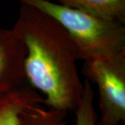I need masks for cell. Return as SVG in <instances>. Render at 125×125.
Listing matches in <instances>:
<instances>
[{
	"label": "cell",
	"instance_id": "obj_1",
	"mask_svg": "<svg viewBox=\"0 0 125 125\" xmlns=\"http://www.w3.org/2000/svg\"><path fill=\"white\" fill-rule=\"evenodd\" d=\"M13 29L26 49L27 84L43 94V104L49 108L74 111L83 83L76 65L79 54L67 31L47 14L24 4Z\"/></svg>",
	"mask_w": 125,
	"mask_h": 125
},
{
	"label": "cell",
	"instance_id": "obj_2",
	"mask_svg": "<svg viewBox=\"0 0 125 125\" xmlns=\"http://www.w3.org/2000/svg\"><path fill=\"white\" fill-rule=\"evenodd\" d=\"M56 20L70 36L83 61L125 51V24L99 18L49 0H19Z\"/></svg>",
	"mask_w": 125,
	"mask_h": 125
},
{
	"label": "cell",
	"instance_id": "obj_3",
	"mask_svg": "<svg viewBox=\"0 0 125 125\" xmlns=\"http://www.w3.org/2000/svg\"><path fill=\"white\" fill-rule=\"evenodd\" d=\"M81 73L96 84L101 120L105 125L125 122V51L108 58L83 61Z\"/></svg>",
	"mask_w": 125,
	"mask_h": 125
},
{
	"label": "cell",
	"instance_id": "obj_4",
	"mask_svg": "<svg viewBox=\"0 0 125 125\" xmlns=\"http://www.w3.org/2000/svg\"><path fill=\"white\" fill-rule=\"evenodd\" d=\"M26 49L13 28H0V94L28 85L24 62Z\"/></svg>",
	"mask_w": 125,
	"mask_h": 125
},
{
	"label": "cell",
	"instance_id": "obj_5",
	"mask_svg": "<svg viewBox=\"0 0 125 125\" xmlns=\"http://www.w3.org/2000/svg\"><path fill=\"white\" fill-rule=\"evenodd\" d=\"M43 102L42 96L29 85L0 94V125H20L21 113Z\"/></svg>",
	"mask_w": 125,
	"mask_h": 125
},
{
	"label": "cell",
	"instance_id": "obj_6",
	"mask_svg": "<svg viewBox=\"0 0 125 125\" xmlns=\"http://www.w3.org/2000/svg\"><path fill=\"white\" fill-rule=\"evenodd\" d=\"M60 4L125 24V0H58Z\"/></svg>",
	"mask_w": 125,
	"mask_h": 125
},
{
	"label": "cell",
	"instance_id": "obj_7",
	"mask_svg": "<svg viewBox=\"0 0 125 125\" xmlns=\"http://www.w3.org/2000/svg\"><path fill=\"white\" fill-rule=\"evenodd\" d=\"M66 115L67 112L33 105L21 113L20 125H69Z\"/></svg>",
	"mask_w": 125,
	"mask_h": 125
},
{
	"label": "cell",
	"instance_id": "obj_8",
	"mask_svg": "<svg viewBox=\"0 0 125 125\" xmlns=\"http://www.w3.org/2000/svg\"><path fill=\"white\" fill-rule=\"evenodd\" d=\"M94 94L90 81H83V91L75 108L76 125H98V116L94 106Z\"/></svg>",
	"mask_w": 125,
	"mask_h": 125
},
{
	"label": "cell",
	"instance_id": "obj_9",
	"mask_svg": "<svg viewBox=\"0 0 125 125\" xmlns=\"http://www.w3.org/2000/svg\"><path fill=\"white\" fill-rule=\"evenodd\" d=\"M98 125H102V124H100L99 122H98ZM125 125V124H122V125Z\"/></svg>",
	"mask_w": 125,
	"mask_h": 125
}]
</instances>
